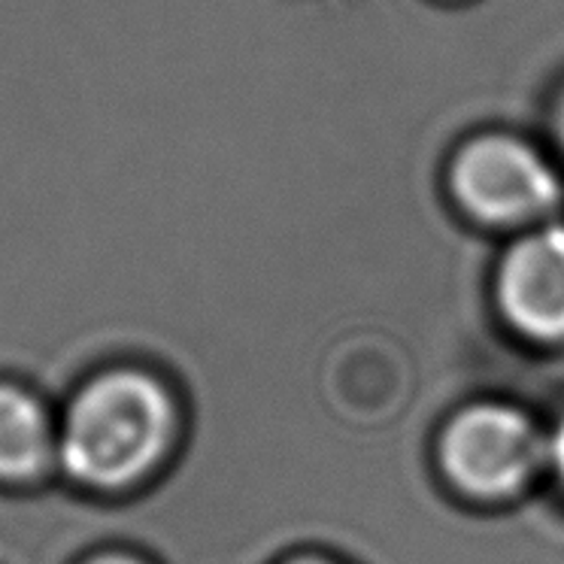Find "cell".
Here are the masks:
<instances>
[{
  "mask_svg": "<svg viewBox=\"0 0 564 564\" xmlns=\"http://www.w3.org/2000/svg\"><path fill=\"white\" fill-rule=\"evenodd\" d=\"M180 441V406L159 373L104 368L58 410V474L88 495H128L167 465Z\"/></svg>",
  "mask_w": 564,
  "mask_h": 564,
  "instance_id": "1",
  "label": "cell"
},
{
  "mask_svg": "<svg viewBox=\"0 0 564 564\" xmlns=\"http://www.w3.org/2000/svg\"><path fill=\"white\" fill-rule=\"evenodd\" d=\"M455 204L479 225H538L562 200V180L534 143L516 134H477L449 161Z\"/></svg>",
  "mask_w": 564,
  "mask_h": 564,
  "instance_id": "2",
  "label": "cell"
},
{
  "mask_svg": "<svg viewBox=\"0 0 564 564\" xmlns=\"http://www.w3.org/2000/svg\"><path fill=\"white\" fill-rule=\"evenodd\" d=\"M546 462V437L522 410L474 404L455 413L441 437V465L455 489L507 498L525 489Z\"/></svg>",
  "mask_w": 564,
  "mask_h": 564,
  "instance_id": "3",
  "label": "cell"
},
{
  "mask_svg": "<svg viewBox=\"0 0 564 564\" xmlns=\"http://www.w3.org/2000/svg\"><path fill=\"white\" fill-rule=\"evenodd\" d=\"M498 304L516 332L562 340L564 225H538L507 249L498 268Z\"/></svg>",
  "mask_w": 564,
  "mask_h": 564,
  "instance_id": "4",
  "label": "cell"
},
{
  "mask_svg": "<svg viewBox=\"0 0 564 564\" xmlns=\"http://www.w3.org/2000/svg\"><path fill=\"white\" fill-rule=\"evenodd\" d=\"M55 474L58 413L34 389L0 380V489H37Z\"/></svg>",
  "mask_w": 564,
  "mask_h": 564,
  "instance_id": "5",
  "label": "cell"
},
{
  "mask_svg": "<svg viewBox=\"0 0 564 564\" xmlns=\"http://www.w3.org/2000/svg\"><path fill=\"white\" fill-rule=\"evenodd\" d=\"M546 465L555 470V477L564 482V416L558 419V425L552 429L546 437Z\"/></svg>",
  "mask_w": 564,
  "mask_h": 564,
  "instance_id": "6",
  "label": "cell"
},
{
  "mask_svg": "<svg viewBox=\"0 0 564 564\" xmlns=\"http://www.w3.org/2000/svg\"><path fill=\"white\" fill-rule=\"evenodd\" d=\"M79 564H149L147 558H140L134 552H124V550H100L86 555Z\"/></svg>",
  "mask_w": 564,
  "mask_h": 564,
  "instance_id": "7",
  "label": "cell"
},
{
  "mask_svg": "<svg viewBox=\"0 0 564 564\" xmlns=\"http://www.w3.org/2000/svg\"><path fill=\"white\" fill-rule=\"evenodd\" d=\"M552 128H555V137H558V143L564 147V91L555 100V110H552Z\"/></svg>",
  "mask_w": 564,
  "mask_h": 564,
  "instance_id": "8",
  "label": "cell"
},
{
  "mask_svg": "<svg viewBox=\"0 0 564 564\" xmlns=\"http://www.w3.org/2000/svg\"><path fill=\"white\" fill-rule=\"evenodd\" d=\"M289 564H332V562H322V558H297V562H289Z\"/></svg>",
  "mask_w": 564,
  "mask_h": 564,
  "instance_id": "9",
  "label": "cell"
}]
</instances>
